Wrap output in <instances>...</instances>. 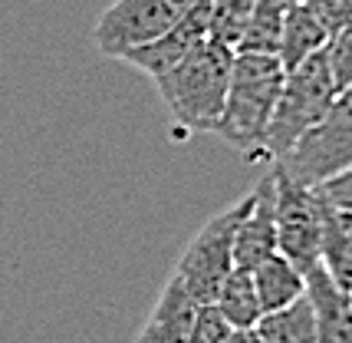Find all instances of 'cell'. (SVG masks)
Here are the masks:
<instances>
[{
  "label": "cell",
  "mask_w": 352,
  "mask_h": 343,
  "mask_svg": "<svg viewBox=\"0 0 352 343\" xmlns=\"http://www.w3.org/2000/svg\"><path fill=\"white\" fill-rule=\"evenodd\" d=\"M195 7V0H112L96 20V50L109 60L162 40Z\"/></svg>",
  "instance_id": "obj_6"
},
{
  "label": "cell",
  "mask_w": 352,
  "mask_h": 343,
  "mask_svg": "<svg viewBox=\"0 0 352 343\" xmlns=\"http://www.w3.org/2000/svg\"><path fill=\"white\" fill-rule=\"evenodd\" d=\"M276 3H283V7H293V3H303V0H276Z\"/></svg>",
  "instance_id": "obj_24"
},
{
  "label": "cell",
  "mask_w": 352,
  "mask_h": 343,
  "mask_svg": "<svg viewBox=\"0 0 352 343\" xmlns=\"http://www.w3.org/2000/svg\"><path fill=\"white\" fill-rule=\"evenodd\" d=\"M228 343H263V340L257 337V330L250 327V330H234Z\"/></svg>",
  "instance_id": "obj_23"
},
{
  "label": "cell",
  "mask_w": 352,
  "mask_h": 343,
  "mask_svg": "<svg viewBox=\"0 0 352 343\" xmlns=\"http://www.w3.org/2000/svg\"><path fill=\"white\" fill-rule=\"evenodd\" d=\"M214 307L234 330L257 327V320L263 317V307H261V297H257V287H254V274L234 267L224 278L221 291H217Z\"/></svg>",
  "instance_id": "obj_15"
},
{
  "label": "cell",
  "mask_w": 352,
  "mask_h": 343,
  "mask_svg": "<svg viewBox=\"0 0 352 343\" xmlns=\"http://www.w3.org/2000/svg\"><path fill=\"white\" fill-rule=\"evenodd\" d=\"M198 307L201 304L188 294L182 278L171 274L165 287H162L158 300H155L145 327L138 330L135 343H188V333H191Z\"/></svg>",
  "instance_id": "obj_11"
},
{
  "label": "cell",
  "mask_w": 352,
  "mask_h": 343,
  "mask_svg": "<svg viewBox=\"0 0 352 343\" xmlns=\"http://www.w3.org/2000/svg\"><path fill=\"white\" fill-rule=\"evenodd\" d=\"M254 202L247 208L244 221L234 238V267L254 271L267 258L276 254V185L274 175H267L261 185L250 191Z\"/></svg>",
  "instance_id": "obj_9"
},
{
  "label": "cell",
  "mask_w": 352,
  "mask_h": 343,
  "mask_svg": "<svg viewBox=\"0 0 352 343\" xmlns=\"http://www.w3.org/2000/svg\"><path fill=\"white\" fill-rule=\"evenodd\" d=\"M250 274H254V287H257L263 313L280 311V307H287L307 294V274L293 261H287L280 251L274 258H267L263 264H257Z\"/></svg>",
  "instance_id": "obj_13"
},
{
  "label": "cell",
  "mask_w": 352,
  "mask_h": 343,
  "mask_svg": "<svg viewBox=\"0 0 352 343\" xmlns=\"http://www.w3.org/2000/svg\"><path fill=\"white\" fill-rule=\"evenodd\" d=\"M287 70L274 53H234V70L228 83V99L214 136L247 162L261 158L263 136L280 99Z\"/></svg>",
  "instance_id": "obj_2"
},
{
  "label": "cell",
  "mask_w": 352,
  "mask_h": 343,
  "mask_svg": "<svg viewBox=\"0 0 352 343\" xmlns=\"http://www.w3.org/2000/svg\"><path fill=\"white\" fill-rule=\"evenodd\" d=\"M211 14H214V0H195V7H191L162 40L125 53L122 60L152 79L162 76V73H168L184 53H191L198 43H204V40L211 37Z\"/></svg>",
  "instance_id": "obj_8"
},
{
  "label": "cell",
  "mask_w": 352,
  "mask_h": 343,
  "mask_svg": "<svg viewBox=\"0 0 352 343\" xmlns=\"http://www.w3.org/2000/svg\"><path fill=\"white\" fill-rule=\"evenodd\" d=\"M303 3L313 10V17L326 27L329 37L352 23V0H303Z\"/></svg>",
  "instance_id": "obj_21"
},
{
  "label": "cell",
  "mask_w": 352,
  "mask_h": 343,
  "mask_svg": "<svg viewBox=\"0 0 352 343\" xmlns=\"http://www.w3.org/2000/svg\"><path fill=\"white\" fill-rule=\"evenodd\" d=\"M234 327L221 317L214 304H201L198 313H195V324H191V333H188V343H228Z\"/></svg>",
  "instance_id": "obj_20"
},
{
  "label": "cell",
  "mask_w": 352,
  "mask_h": 343,
  "mask_svg": "<svg viewBox=\"0 0 352 343\" xmlns=\"http://www.w3.org/2000/svg\"><path fill=\"white\" fill-rule=\"evenodd\" d=\"M329 43V33L320 20L313 17L307 3H293L283 14V30H280V47H276V60L290 73L296 66H303L309 56L322 53Z\"/></svg>",
  "instance_id": "obj_12"
},
{
  "label": "cell",
  "mask_w": 352,
  "mask_h": 343,
  "mask_svg": "<svg viewBox=\"0 0 352 343\" xmlns=\"http://www.w3.org/2000/svg\"><path fill=\"white\" fill-rule=\"evenodd\" d=\"M274 169H280L287 178L307 188H320L329 178L352 169V90H342L336 96V103L326 110V116Z\"/></svg>",
  "instance_id": "obj_4"
},
{
  "label": "cell",
  "mask_w": 352,
  "mask_h": 343,
  "mask_svg": "<svg viewBox=\"0 0 352 343\" xmlns=\"http://www.w3.org/2000/svg\"><path fill=\"white\" fill-rule=\"evenodd\" d=\"M316 191H320V198L329 205V208L352 211V169H346L342 175H336V178H329V182L320 185Z\"/></svg>",
  "instance_id": "obj_22"
},
{
  "label": "cell",
  "mask_w": 352,
  "mask_h": 343,
  "mask_svg": "<svg viewBox=\"0 0 352 343\" xmlns=\"http://www.w3.org/2000/svg\"><path fill=\"white\" fill-rule=\"evenodd\" d=\"M250 202H254V195H244L237 205L208 218L178 258L175 274L182 278L188 294L198 304H214L224 278L234 271V238H237V228H241Z\"/></svg>",
  "instance_id": "obj_5"
},
{
  "label": "cell",
  "mask_w": 352,
  "mask_h": 343,
  "mask_svg": "<svg viewBox=\"0 0 352 343\" xmlns=\"http://www.w3.org/2000/svg\"><path fill=\"white\" fill-rule=\"evenodd\" d=\"M283 14L287 7L276 3V0H257L254 14L247 20L244 33H241V43L234 53H274L280 47V30H283Z\"/></svg>",
  "instance_id": "obj_17"
},
{
  "label": "cell",
  "mask_w": 352,
  "mask_h": 343,
  "mask_svg": "<svg viewBox=\"0 0 352 343\" xmlns=\"http://www.w3.org/2000/svg\"><path fill=\"white\" fill-rule=\"evenodd\" d=\"M254 330L263 343H320L316 340V317H313L307 294L280 311L263 313Z\"/></svg>",
  "instance_id": "obj_16"
},
{
  "label": "cell",
  "mask_w": 352,
  "mask_h": 343,
  "mask_svg": "<svg viewBox=\"0 0 352 343\" xmlns=\"http://www.w3.org/2000/svg\"><path fill=\"white\" fill-rule=\"evenodd\" d=\"M326 63H329V73L336 79L339 93L352 90V23L329 37V43H326Z\"/></svg>",
  "instance_id": "obj_19"
},
{
  "label": "cell",
  "mask_w": 352,
  "mask_h": 343,
  "mask_svg": "<svg viewBox=\"0 0 352 343\" xmlns=\"http://www.w3.org/2000/svg\"><path fill=\"white\" fill-rule=\"evenodd\" d=\"M270 175L276 185V251L307 274L313 264H320L326 202L316 188L296 185L280 169Z\"/></svg>",
  "instance_id": "obj_7"
},
{
  "label": "cell",
  "mask_w": 352,
  "mask_h": 343,
  "mask_svg": "<svg viewBox=\"0 0 352 343\" xmlns=\"http://www.w3.org/2000/svg\"><path fill=\"white\" fill-rule=\"evenodd\" d=\"M230 70H234V50L208 37L152 83L178 129L214 132L228 99Z\"/></svg>",
  "instance_id": "obj_1"
},
{
  "label": "cell",
  "mask_w": 352,
  "mask_h": 343,
  "mask_svg": "<svg viewBox=\"0 0 352 343\" xmlns=\"http://www.w3.org/2000/svg\"><path fill=\"white\" fill-rule=\"evenodd\" d=\"M320 264L329 271V278L342 291L352 294V211H336L326 205Z\"/></svg>",
  "instance_id": "obj_14"
},
{
  "label": "cell",
  "mask_w": 352,
  "mask_h": 343,
  "mask_svg": "<svg viewBox=\"0 0 352 343\" xmlns=\"http://www.w3.org/2000/svg\"><path fill=\"white\" fill-rule=\"evenodd\" d=\"M336 96L339 90L329 73V63H326V50L309 56L303 66L290 70L274 106L270 125H267L261 158H270L274 165L283 162L300 145V139L326 116V110L336 103Z\"/></svg>",
  "instance_id": "obj_3"
},
{
  "label": "cell",
  "mask_w": 352,
  "mask_h": 343,
  "mask_svg": "<svg viewBox=\"0 0 352 343\" xmlns=\"http://www.w3.org/2000/svg\"><path fill=\"white\" fill-rule=\"evenodd\" d=\"M307 300L316 317V340L352 343V294L342 291L322 264L307 271Z\"/></svg>",
  "instance_id": "obj_10"
},
{
  "label": "cell",
  "mask_w": 352,
  "mask_h": 343,
  "mask_svg": "<svg viewBox=\"0 0 352 343\" xmlns=\"http://www.w3.org/2000/svg\"><path fill=\"white\" fill-rule=\"evenodd\" d=\"M257 0H214V14H211V40L224 43V47L237 50L241 33H244L247 20L254 14Z\"/></svg>",
  "instance_id": "obj_18"
}]
</instances>
